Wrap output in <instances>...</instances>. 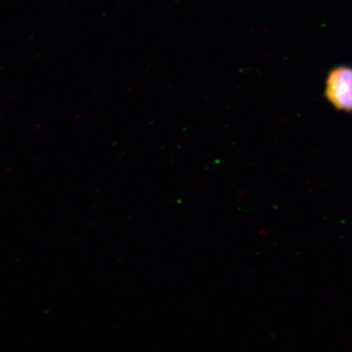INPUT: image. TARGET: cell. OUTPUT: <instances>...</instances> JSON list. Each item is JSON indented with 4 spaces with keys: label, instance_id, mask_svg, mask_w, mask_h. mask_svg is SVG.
Here are the masks:
<instances>
[{
    "label": "cell",
    "instance_id": "6da1fadb",
    "mask_svg": "<svg viewBox=\"0 0 352 352\" xmlns=\"http://www.w3.org/2000/svg\"><path fill=\"white\" fill-rule=\"evenodd\" d=\"M325 96L333 108L352 113V67L339 66L329 73Z\"/></svg>",
    "mask_w": 352,
    "mask_h": 352
}]
</instances>
